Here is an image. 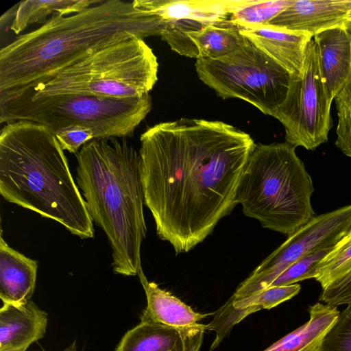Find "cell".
Masks as SVG:
<instances>
[{"instance_id":"32","label":"cell","mask_w":351,"mask_h":351,"mask_svg":"<svg viewBox=\"0 0 351 351\" xmlns=\"http://www.w3.org/2000/svg\"><path fill=\"white\" fill-rule=\"evenodd\" d=\"M345 27L351 33V21L346 24Z\"/></svg>"},{"instance_id":"24","label":"cell","mask_w":351,"mask_h":351,"mask_svg":"<svg viewBox=\"0 0 351 351\" xmlns=\"http://www.w3.org/2000/svg\"><path fill=\"white\" fill-rule=\"evenodd\" d=\"M350 268L351 231H349L318 265L315 279L324 289Z\"/></svg>"},{"instance_id":"11","label":"cell","mask_w":351,"mask_h":351,"mask_svg":"<svg viewBox=\"0 0 351 351\" xmlns=\"http://www.w3.org/2000/svg\"><path fill=\"white\" fill-rule=\"evenodd\" d=\"M351 21V0H294L267 25L313 37Z\"/></svg>"},{"instance_id":"16","label":"cell","mask_w":351,"mask_h":351,"mask_svg":"<svg viewBox=\"0 0 351 351\" xmlns=\"http://www.w3.org/2000/svg\"><path fill=\"white\" fill-rule=\"evenodd\" d=\"M241 35L278 62L290 74L300 72L311 35L269 25L239 29Z\"/></svg>"},{"instance_id":"2","label":"cell","mask_w":351,"mask_h":351,"mask_svg":"<svg viewBox=\"0 0 351 351\" xmlns=\"http://www.w3.org/2000/svg\"><path fill=\"white\" fill-rule=\"evenodd\" d=\"M165 25L160 16L121 0L53 15L1 49L0 95L39 82L110 45L161 36Z\"/></svg>"},{"instance_id":"5","label":"cell","mask_w":351,"mask_h":351,"mask_svg":"<svg viewBox=\"0 0 351 351\" xmlns=\"http://www.w3.org/2000/svg\"><path fill=\"white\" fill-rule=\"evenodd\" d=\"M311 176L295 152L285 143H255L237 189L243 214L263 227L290 235L315 213Z\"/></svg>"},{"instance_id":"22","label":"cell","mask_w":351,"mask_h":351,"mask_svg":"<svg viewBox=\"0 0 351 351\" xmlns=\"http://www.w3.org/2000/svg\"><path fill=\"white\" fill-rule=\"evenodd\" d=\"M195 44L199 58L218 60L237 51L245 38L239 28L232 25H208L188 32Z\"/></svg>"},{"instance_id":"13","label":"cell","mask_w":351,"mask_h":351,"mask_svg":"<svg viewBox=\"0 0 351 351\" xmlns=\"http://www.w3.org/2000/svg\"><path fill=\"white\" fill-rule=\"evenodd\" d=\"M299 284L274 286L248 297L228 301L214 313L213 319L208 324L209 330L215 333L210 351L216 348L232 328L249 315L261 309H271L295 296L300 291Z\"/></svg>"},{"instance_id":"20","label":"cell","mask_w":351,"mask_h":351,"mask_svg":"<svg viewBox=\"0 0 351 351\" xmlns=\"http://www.w3.org/2000/svg\"><path fill=\"white\" fill-rule=\"evenodd\" d=\"M309 319L263 351H317L339 315L336 306L317 302L308 308Z\"/></svg>"},{"instance_id":"1","label":"cell","mask_w":351,"mask_h":351,"mask_svg":"<svg viewBox=\"0 0 351 351\" xmlns=\"http://www.w3.org/2000/svg\"><path fill=\"white\" fill-rule=\"evenodd\" d=\"M144 204L159 238L176 254L202 242L237 202V189L255 143L219 121L182 118L141 135Z\"/></svg>"},{"instance_id":"28","label":"cell","mask_w":351,"mask_h":351,"mask_svg":"<svg viewBox=\"0 0 351 351\" xmlns=\"http://www.w3.org/2000/svg\"><path fill=\"white\" fill-rule=\"evenodd\" d=\"M317 351H351V304L339 311Z\"/></svg>"},{"instance_id":"23","label":"cell","mask_w":351,"mask_h":351,"mask_svg":"<svg viewBox=\"0 0 351 351\" xmlns=\"http://www.w3.org/2000/svg\"><path fill=\"white\" fill-rule=\"evenodd\" d=\"M294 0H239L229 16V22L239 29L267 25L291 5Z\"/></svg>"},{"instance_id":"25","label":"cell","mask_w":351,"mask_h":351,"mask_svg":"<svg viewBox=\"0 0 351 351\" xmlns=\"http://www.w3.org/2000/svg\"><path fill=\"white\" fill-rule=\"evenodd\" d=\"M205 25L189 20L166 21L165 28L161 34L171 48L182 56L199 58L197 48L188 36V32L200 29Z\"/></svg>"},{"instance_id":"17","label":"cell","mask_w":351,"mask_h":351,"mask_svg":"<svg viewBox=\"0 0 351 351\" xmlns=\"http://www.w3.org/2000/svg\"><path fill=\"white\" fill-rule=\"evenodd\" d=\"M235 0H134L133 5L166 21L189 20L208 25H232Z\"/></svg>"},{"instance_id":"9","label":"cell","mask_w":351,"mask_h":351,"mask_svg":"<svg viewBox=\"0 0 351 351\" xmlns=\"http://www.w3.org/2000/svg\"><path fill=\"white\" fill-rule=\"evenodd\" d=\"M332 101L321 75L317 48L312 38L300 72L291 74L287 97L272 117L284 126L287 143L315 150L328 141L332 124Z\"/></svg>"},{"instance_id":"19","label":"cell","mask_w":351,"mask_h":351,"mask_svg":"<svg viewBox=\"0 0 351 351\" xmlns=\"http://www.w3.org/2000/svg\"><path fill=\"white\" fill-rule=\"evenodd\" d=\"M147 298V306L141 317L149 322L176 327H186L199 324L213 313H200L193 311L170 292L149 281L141 268L138 274Z\"/></svg>"},{"instance_id":"3","label":"cell","mask_w":351,"mask_h":351,"mask_svg":"<svg viewBox=\"0 0 351 351\" xmlns=\"http://www.w3.org/2000/svg\"><path fill=\"white\" fill-rule=\"evenodd\" d=\"M0 193L8 202L62 224L81 239L93 221L55 134L29 121L5 123L0 133Z\"/></svg>"},{"instance_id":"7","label":"cell","mask_w":351,"mask_h":351,"mask_svg":"<svg viewBox=\"0 0 351 351\" xmlns=\"http://www.w3.org/2000/svg\"><path fill=\"white\" fill-rule=\"evenodd\" d=\"M152 108L149 94L139 97L116 98L66 95L28 102H0V123L29 121L54 133L71 125L90 128L95 139L127 138Z\"/></svg>"},{"instance_id":"31","label":"cell","mask_w":351,"mask_h":351,"mask_svg":"<svg viewBox=\"0 0 351 351\" xmlns=\"http://www.w3.org/2000/svg\"><path fill=\"white\" fill-rule=\"evenodd\" d=\"M62 351H77L75 341H74L72 344H71L69 347Z\"/></svg>"},{"instance_id":"14","label":"cell","mask_w":351,"mask_h":351,"mask_svg":"<svg viewBox=\"0 0 351 351\" xmlns=\"http://www.w3.org/2000/svg\"><path fill=\"white\" fill-rule=\"evenodd\" d=\"M47 313L33 302L3 304L0 309V351H25L46 332Z\"/></svg>"},{"instance_id":"15","label":"cell","mask_w":351,"mask_h":351,"mask_svg":"<svg viewBox=\"0 0 351 351\" xmlns=\"http://www.w3.org/2000/svg\"><path fill=\"white\" fill-rule=\"evenodd\" d=\"M313 39L322 80L333 100L351 78V33L345 27H336L323 31Z\"/></svg>"},{"instance_id":"10","label":"cell","mask_w":351,"mask_h":351,"mask_svg":"<svg viewBox=\"0 0 351 351\" xmlns=\"http://www.w3.org/2000/svg\"><path fill=\"white\" fill-rule=\"evenodd\" d=\"M350 229L351 204L313 217L264 259L230 298L240 300L267 289L292 263L335 245Z\"/></svg>"},{"instance_id":"4","label":"cell","mask_w":351,"mask_h":351,"mask_svg":"<svg viewBox=\"0 0 351 351\" xmlns=\"http://www.w3.org/2000/svg\"><path fill=\"white\" fill-rule=\"evenodd\" d=\"M76 158L77 182L93 221L108 239L114 272L138 275L147 232L139 152L126 138L93 139Z\"/></svg>"},{"instance_id":"33","label":"cell","mask_w":351,"mask_h":351,"mask_svg":"<svg viewBox=\"0 0 351 351\" xmlns=\"http://www.w3.org/2000/svg\"><path fill=\"white\" fill-rule=\"evenodd\" d=\"M350 231H351V229L350 230Z\"/></svg>"},{"instance_id":"26","label":"cell","mask_w":351,"mask_h":351,"mask_svg":"<svg viewBox=\"0 0 351 351\" xmlns=\"http://www.w3.org/2000/svg\"><path fill=\"white\" fill-rule=\"evenodd\" d=\"M333 247L334 245L322 248L299 258L275 278L268 287L289 285L304 280L315 278L318 265Z\"/></svg>"},{"instance_id":"18","label":"cell","mask_w":351,"mask_h":351,"mask_svg":"<svg viewBox=\"0 0 351 351\" xmlns=\"http://www.w3.org/2000/svg\"><path fill=\"white\" fill-rule=\"evenodd\" d=\"M38 262L10 247L0 236V298L3 304L30 301L36 281Z\"/></svg>"},{"instance_id":"12","label":"cell","mask_w":351,"mask_h":351,"mask_svg":"<svg viewBox=\"0 0 351 351\" xmlns=\"http://www.w3.org/2000/svg\"><path fill=\"white\" fill-rule=\"evenodd\" d=\"M208 324L176 327L142 322L121 338L115 351H199Z\"/></svg>"},{"instance_id":"6","label":"cell","mask_w":351,"mask_h":351,"mask_svg":"<svg viewBox=\"0 0 351 351\" xmlns=\"http://www.w3.org/2000/svg\"><path fill=\"white\" fill-rule=\"evenodd\" d=\"M158 63L143 38L107 46L39 82L1 95L0 102L23 103L66 95L139 97L153 88Z\"/></svg>"},{"instance_id":"21","label":"cell","mask_w":351,"mask_h":351,"mask_svg":"<svg viewBox=\"0 0 351 351\" xmlns=\"http://www.w3.org/2000/svg\"><path fill=\"white\" fill-rule=\"evenodd\" d=\"M98 0H27L15 5L14 19L10 28L19 34L29 25L44 23L53 15L67 16L80 12L90 6L101 3Z\"/></svg>"},{"instance_id":"8","label":"cell","mask_w":351,"mask_h":351,"mask_svg":"<svg viewBox=\"0 0 351 351\" xmlns=\"http://www.w3.org/2000/svg\"><path fill=\"white\" fill-rule=\"evenodd\" d=\"M195 66L199 78L221 98L246 101L271 117L289 87L291 74L247 38L235 52L218 60L198 58Z\"/></svg>"},{"instance_id":"30","label":"cell","mask_w":351,"mask_h":351,"mask_svg":"<svg viewBox=\"0 0 351 351\" xmlns=\"http://www.w3.org/2000/svg\"><path fill=\"white\" fill-rule=\"evenodd\" d=\"M319 300L336 307L351 304V268L341 277L322 289Z\"/></svg>"},{"instance_id":"27","label":"cell","mask_w":351,"mask_h":351,"mask_svg":"<svg viewBox=\"0 0 351 351\" xmlns=\"http://www.w3.org/2000/svg\"><path fill=\"white\" fill-rule=\"evenodd\" d=\"M334 99L338 117L335 145L351 158V78Z\"/></svg>"},{"instance_id":"29","label":"cell","mask_w":351,"mask_h":351,"mask_svg":"<svg viewBox=\"0 0 351 351\" xmlns=\"http://www.w3.org/2000/svg\"><path fill=\"white\" fill-rule=\"evenodd\" d=\"M63 150L77 154L86 143L95 139L90 128L71 125L58 129L53 133Z\"/></svg>"}]
</instances>
